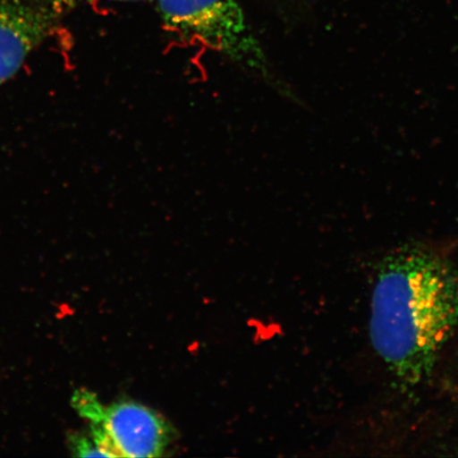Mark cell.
<instances>
[{"mask_svg": "<svg viewBox=\"0 0 458 458\" xmlns=\"http://www.w3.org/2000/svg\"><path fill=\"white\" fill-rule=\"evenodd\" d=\"M70 446L73 456L105 457L90 434L74 433L70 435Z\"/></svg>", "mask_w": 458, "mask_h": 458, "instance_id": "obj_5", "label": "cell"}, {"mask_svg": "<svg viewBox=\"0 0 458 458\" xmlns=\"http://www.w3.org/2000/svg\"><path fill=\"white\" fill-rule=\"evenodd\" d=\"M458 327V267L425 246L383 259L371 297L370 339L403 389L431 377Z\"/></svg>", "mask_w": 458, "mask_h": 458, "instance_id": "obj_1", "label": "cell"}, {"mask_svg": "<svg viewBox=\"0 0 458 458\" xmlns=\"http://www.w3.org/2000/svg\"><path fill=\"white\" fill-rule=\"evenodd\" d=\"M94 2H102V0H55V3L57 5H60L61 8H72L76 7V5L94 3ZM106 2H117V3H136V2H146V0H106Z\"/></svg>", "mask_w": 458, "mask_h": 458, "instance_id": "obj_6", "label": "cell"}, {"mask_svg": "<svg viewBox=\"0 0 458 458\" xmlns=\"http://www.w3.org/2000/svg\"><path fill=\"white\" fill-rule=\"evenodd\" d=\"M72 404L89 422V433L105 457H157L168 444V428L157 414L135 403L105 405L89 391H77Z\"/></svg>", "mask_w": 458, "mask_h": 458, "instance_id": "obj_3", "label": "cell"}, {"mask_svg": "<svg viewBox=\"0 0 458 458\" xmlns=\"http://www.w3.org/2000/svg\"><path fill=\"white\" fill-rule=\"evenodd\" d=\"M164 26L270 79V66L238 0H157Z\"/></svg>", "mask_w": 458, "mask_h": 458, "instance_id": "obj_2", "label": "cell"}, {"mask_svg": "<svg viewBox=\"0 0 458 458\" xmlns=\"http://www.w3.org/2000/svg\"><path fill=\"white\" fill-rule=\"evenodd\" d=\"M48 25L42 11L21 0H0V85L21 70Z\"/></svg>", "mask_w": 458, "mask_h": 458, "instance_id": "obj_4", "label": "cell"}]
</instances>
